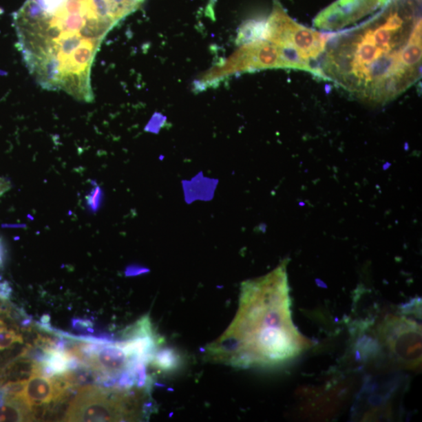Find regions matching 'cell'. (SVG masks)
<instances>
[{
    "label": "cell",
    "instance_id": "obj_1",
    "mask_svg": "<svg viewBox=\"0 0 422 422\" xmlns=\"http://www.w3.org/2000/svg\"><path fill=\"white\" fill-rule=\"evenodd\" d=\"M144 0H25L14 16L17 46L48 91L94 100L92 67L107 34Z\"/></svg>",
    "mask_w": 422,
    "mask_h": 422
},
{
    "label": "cell",
    "instance_id": "obj_2",
    "mask_svg": "<svg viewBox=\"0 0 422 422\" xmlns=\"http://www.w3.org/2000/svg\"><path fill=\"white\" fill-rule=\"evenodd\" d=\"M406 0H392L372 19L328 36L319 67L326 81L361 101L381 105L418 82L421 68L404 55L416 25Z\"/></svg>",
    "mask_w": 422,
    "mask_h": 422
},
{
    "label": "cell",
    "instance_id": "obj_3",
    "mask_svg": "<svg viewBox=\"0 0 422 422\" xmlns=\"http://www.w3.org/2000/svg\"><path fill=\"white\" fill-rule=\"evenodd\" d=\"M287 264L286 260L269 274L242 283L235 319L207 346L208 360L238 368H270L310 348L292 320Z\"/></svg>",
    "mask_w": 422,
    "mask_h": 422
},
{
    "label": "cell",
    "instance_id": "obj_4",
    "mask_svg": "<svg viewBox=\"0 0 422 422\" xmlns=\"http://www.w3.org/2000/svg\"><path fill=\"white\" fill-rule=\"evenodd\" d=\"M327 37L295 21L276 0L273 12L265 22L263 40L279 48L300 71L326 80L325 75L315 67V62L324 54Z\"/></svg>",
    "mask_w": 422,
    "mask_h": 422
},
{
    "label": "cell",
    "instance_id": "obj_5",
    "mask_svg": "<svg viewBox=\"0 0 422 422\" xmlns=\"http://www.w3.org/2000/svg\"><path fill=\"white\" fill-rule=\"evenodd\" d=\"M273 68L299 70L298 66L288 60L276 45L267 40H257L242 45L223 65L213 67L212 74L220 81L236 73Z\"/></svg>",
    "mask_w": 422,
    "mask_h": 422
},
{
    "label": "cell",
    "instance_id": "obj_6",
    "mask_svg": "<svg viewBox=\"0 0 422 422\" xmlns=\"http://www.w3.org/2000/svg\"><path fill=\"white\" fill-rule=\"evenodd\" d=\"M381 339L394 360L403 366L414 368L421 360V330L414 321L390 317L381 327Z\"/></svg>",
    "mask_w": 422,
    "mask_h": 422
},
{
    "label": "cell",
    "instance_id": "obj_7",
    "mask_svg": "<svg viewBox=\"0 0 422 422\" xmlns=\"http://www.w3.org/2000/svg\"><path fill=\"white\" fill-rule=\"evenodd\" d=\"M390 0H337L315 17L320 30L337 32L356 24L364 17L383 10Z\"/></svg>",
    "mask_w": 422,
    "mask_h": 422
},
{
    "label": "cell",
    "instance_id": "obj_8",
    "mask_svg": "<svg viewBox=\"0 0 422 422\" xmlns=\"http://www.w3.org/2000/svg\"><path fill=\"white\" fill-rule=\"evenodd\" d=\"M66 395L67 393L56 383L54 377L48 378L41 374H33L28 379L21 398L32 410L34 407H41L51 402H60Z\"/></svg>",
    "mask_w": 422,
    "mask_h": 422
},
{
    "label": "cell",
    "instance_id": "obj_9",
    "mask_svg": "<svg viewBox=\"0 0 422 422\" xmlns=\"http://www.w3.org/2000/svg\"><path fill=\"white\" fill-rule=\"evenodd\" d=\"M32 419V410L21 397L4 396V401L0 404V422L25 421Z\"/></svg>",
    "mask_w": 422,
    "mask_h": 422
},
{
    "label": "cell",
    "instance_id": "obj_10",
    "mask_svg": "<svg viewBox=\"0 0 422 422\" xmlns=\"http://www.w3.org/2000/svg\"><path fill=\"white\" fill-rule=\"evenodd\" d=\"M265 22L250 21L242 25L236 39V43L242 45L263 40Z\"/></svg>",
    "mask_w": 422,
    "mask_h": 422
},
{
    "label": "cell",
    "instance_id": "obj_11",
    "mask_svg": "<svg viewBox=\"0 0 422 422\" xmlns=\"http://www.w3.org/2000/svg\"><path fill=\"white\" fill-rule=\"evenodd\" d=\"M23 343V337L13 329H8L7 326L0 327V350L8 349L11 346Z\"/></svg>",
    "mask_w": 422,
    "mask_h": 422
},
{
    "label": "cell",
    "instance_id": "obj_12",
    "mask_svg": "<svg viewBox=\"0 0 422 422\" xmlns=\"http://www.w3.org/2000/svg\"><path fill=\"white\" fill-rule=\"evenodd\" d=\"M27 379L9 381L0 387V392L6 397H21L27 384Z\"/></svg>",
    "mask_w": 422,
    "mask_h": 422
},
{
    "label": "cell",
    "instance_id": "obj_13",
    "mask_svg": "<svg viewBox=\"0 0 422 422\" xmlns=\"http://www.w3.org/2000/svg\"><path fill=\"white\" fill-rule=\"evenodd\" d=\"M72 326L78 331L94 333V324L88 319H73Z\"/></svg>",
    "mask_w": 422,
    "mask_h": 422
},
{
    "label": "cell",
    "instance_id": "obj_14",
    "mask_svg": "<svg viewBox=\"0 0 422 422\" xmlns=\"http://www.w3.org/2000/svg\"><path fill=\"white\" fill-rule=\"evenodd\" d=\"M12 293V288H10L7 281L0 282V298L8 299Z\"/></svg>",
    "mask_w": 422,
    "mask_h": 422
},
{
    "label": "cell",
    "instance_id": "obj_15",
    "mask_svg": "<svg viewBox=\"0 0 422 422\" xmlns=\"http://www.w3.org/2000/svg\"><path fill=\"white\" fill-rule=\"evenodd\" d=\"M9 182L0 178V196H1L6 191H8L10 188Z\"/></svg>",
    "mask_w": 422,
    "mask_h": 422
},
{
    "label": "cell",
    "instance_id": "obj_16",
    "mask_svg": "<svg viewBox=\"0 0 422 422\" xmlns=\"http://www.w3.org/2000/svg\"><path fill=\"white\" fill-rule=\"evenodd\" d=\"M4 262V249L3 242L0 240V268L3 267Z\"/></svg>",
    "mask_w": 422,
    "mask_h": 422
},
{
    "label": "cell",
    "instance_id": "obj_17",
    "mask_svg": "<svg viewBox=\"0 0 422 422\" xmlns=\"http://www.w3.org/2000/svg\"><path fill=\"white\" fill-rule=\"evenodd\" d=\"M5 326V324L3 323V321L0 320V327H3Z\"/></svg>",
    "mask_w": 422,
    "mask_h": 422
}]
</instances>
